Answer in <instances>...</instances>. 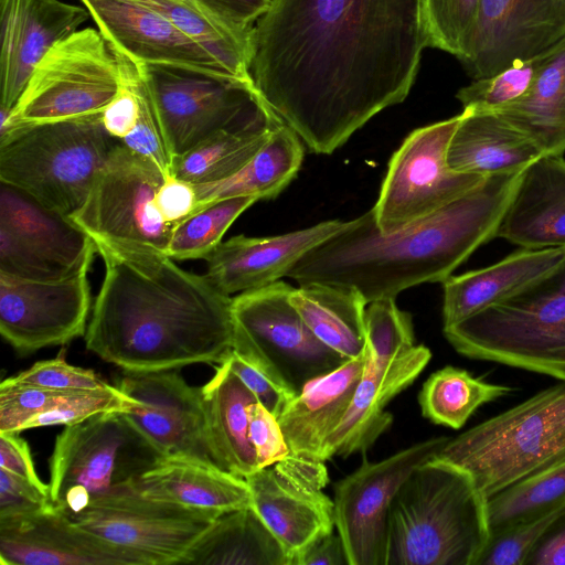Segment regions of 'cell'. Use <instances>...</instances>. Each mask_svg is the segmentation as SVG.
<instances>
[{
    "label": "cell",
    "mask_w": 565,
    "mask_h": 565,
    "mask_svg": "<svg viewBox=\"0 0 565 565\" xmlns=\"http://www.w3.org/2000/svg\"><path fill=\"white\" fill-rule=\"evenodd\" d=\"M89 18L61 0H0V106L13 108L40 61Z\"/></svg>",
    "instance_id": "23"
},
{
    "label": "cell",
    "mask_w": 565,
    "mask_h": 565,
    "mask_svg": "<svg viewBox=\"0 0 565 565\" xmlns=\"http://www.w3.org/2000/svg\"><path fill=\"white\" fill-rule=\"evenodd\" d=\"M110 47L117 58L121 78L132 89L138 102L136 127L121 142L137 153L153 161L163 171L166 177L170 178L172 177L173 156L140 66L124 53L113 46Z\"/></svg>",
    "instance_id": "41"
},
{
    "label": "cell",
    "mask_w": 565,
    "mask_h": 565,
    "mask_svg": "<svg viewBox=\"0 0 565 565\" xmlns=\"http://www.w3.org/2000/svg\"><path fill=\"white\" fill-rule=\"evenodd\" d=\"M136 405L138 401L110 384L100 388L73 391L47 411L28 420L23 430L56 425L68 426L102 413H127Z\"/></svg>",
    "instance_id": "44"
},
{
    "label": "cell",
    "mask_w": 565,
    "mask_h": 565,
    "mask_svg": "<svg viewBox=\"0 0 565 565\" xmlns=\"http://www.w3.org/2000/svg\"><path fill=\"white\" fill-rule=\"evenodd\" d=\"M461 355L565 382V258L509 298L444 327Z\"/></svg>",
    "instance_id": "5"
},
{
    "label": "cell",
    "mask_w": 565,
    "mask_h": 565,
    "mask_svg": "<svg viewBox=\"0 0 565 565\" xmlns=\"http://www.w3.org/2000/svg\"><path fill=\"white\" fill-rule=\"evenodd\" d=\"M366 359L365 348L289 401L277 419L291 455L320 460L327 438L350 407Z\"/></svg>",
    "instance_id": "27"
},
{
    "label": "cell",
    "mask_w": 565,
    "mask_h": 565,
    "mask_svg": "<svg viewBox=\"0 0 565 565\" xmlns=\"http://www.w3.org/2000/svg\"><path fill=\"white\" fill-rule=\"evenodd\" d=\"M426 47L420 0H270L250 73L308 150L331 154L405 100Z\"/></svg>",
    "instance_id": "1"
},
{
    "label": "cell",
    "mask_w": 565,
    "mask_h": 565,
    "mask_svg": "<svg viewBox=\"0 0 565 565\" xmlns=\"http://www.w3.org/2000/svg\"><path fill=\"white\" fill-rule=\"evenodd\" d=\"M524 169L487 177L439 211L382 233L373 209L310 249L287 277L352 287L367 305L423 282H443L480 246L497 237Z\"/></svg>",
    "instance_id": "3"
},
{
    "label": "cell",
    "mask_w": 565,
    "mask_h": 565,
    "mask_svg": "<svg viewBox=\"0 0 565 565\" xmlns=\"http://www.w3.org/2000/svg\"><path fill=\"white\" fill-rule=\"evenodd\" d=\"M206 434L216 466L241 478L258 470L249 439V407L256 396L224 360L211 380L201 387Z\"/></svg>",
    "instance_id": "30"
},
{
    "label": "cell",
    "mask_w": 565,
    "mask_h": 565,
    "mask_svg": "<svg viewBox=\"0 0 565 565\" xmlns=\"http://www.w3.org/2000/svg\"><path fill=\"white\" fill-rule=\"evenodd\" d=\"M182 564L292 565V557L250 505L221 514Z\"/></svg>",
    "instance_id": "32"
},
{
    "label": "cell",
    "mask_w": 565,
    "mask_h": 565,
    "mask_svg": "<svg viewBox=\"0 0 565 565\" xmlns=\"http://www.w3.org/2000/svg\"><path fill=\"white\" fill-rule=\"evenodd\" d=\"M79 2L107 43L138 64L182 65L232 75L209 50L138 0Z\"/></svg>",
    "instance_id": "22"
},
{
    "label": "cell",
    "mask_w": 565,
    "mask_h": 565,
    "mask_svg": "<svg viewBox=\"0 0 565 565\" xmlns=\"http://www.w3.org/2000/svg\"><path fill=\"white\" fill-rule=\"evenodd\" d=\"M220 515L130 490L100 498L67 518L82 530L131 554L140 565H171L182 564Z\"/></svg>",
    "instance_id": "16"
},
{
    "label": "cell",
    "mask_w": 565,
    "mask_h": 565,
    "mask_svg": "<svg viewBox=\"0 0 565 565\" xmlns=\"http://www.w3.org/2000/svg\"><path fill=\"white\" fill-rule=\"evenodd\" d=\"M461 119L451 118L412 131L394 152L372 207L379 230L392 233L458 200L487 177L449 168L447 151Z\"/></svg>",
    "instance_id": "14"
},
{
    "label": "cell",
    "mask_w": 565,
    "mask_h": 565,
    "mask_svg": "<svg viewBox=\"0 0 565 565\" xmlns=\"http://www.w3.org/2000/svg\"><path fill=\"white\" fill-rule=\"evenodd\" d=\"M541 156L532 140L500 115L463 109L447 163L458 172L489 177L522 170Z\"/></svg>",
    "instance_id": "31"
},
{
    "label": "cell",
    "mask_w": 565,
    "mask_h": 565,
    "mask_svg": "<svg viewBox=\"0 0 565 565\" xmlns=\"http://www.w3.org/2000/svg\"><path fill=\"white\" fill-rule=\"evenodd\" d=\"M482 0H420L427 47L461 62L469 53Z\"/></svg>",
    "instance_id": "42"
},
{
    "label": "cell",
    "mask_w": 565,
    "mask_h": 565,
    "mask_svg": "<svg viewBox=\"0 0 565 565\" xmlns=\"http://www.w3.org/2000/svg\"><path fill=\"white\" fill-rule=\"evenodd\" d=\"M497 237L521 248L565 247V158L544 154L524 168Z\"/></svg>",
    "instance_id": "26"
},
{
    "label": "cell",
    "mask_w": 565,
    "mask_h": 565,
    "mask_svg": "<svg viewBox=\"0 0 565 565\" xmlns=\"http://www.w3.org/2000/svg\"><path fill=\"white\" fill-rule=\"evenodd\" d=\"M88 270L58 280L0 274V333L19 353L85 335L90 310Z\"/></svg>",
    "instance_id": "18"
},
{
    "label": "cell",
    "mask_w": 565,
    "mask_h": 565,
    "mask_svg": "<svg viewBox=\"0 0 565 565\" xmlns=\"http://www.w3.org/2000/svg\"><path fill=\"white\" fill-rule=\"evenodd\" d=\"M156 204L163 220L174 226L196 209L194 185L174 177L167 178L157 192Z\"/></svg>",
    "instance_id": "51"
},
{
    "label": "cell",
    "mask_w": 565,
    "mask_h": 565,
    "mask_svg": "<svg viewBox=\"0 0 565 565\" xmlns=\"http://www.w3.org/2000/svg\"><path fill=\"white\" fill-rule=\"evenodd\" d=\"M551 47L531 57L515 60L493 75L472 79L457 92L456 98L463 109L478 113L499 111L526 94Z\"/></svg>",
    "instance_id": "43"
},
{
    "label": "cell",
    "mask_w": 565,
    "mask_h": 565,
    "mask_svg": "<svg viewBox=\"0 0 565 565\" xmlns=\"http://www.w3.org/2000/svg\"><path fill=\"white\" fill-rule=\"evenodd\" d=\"M225 361L230 369L256 396L257 401L276 417L281 414L289 401L294 398L264 373L248 363L234 349L228 353Z\"/></svg>",
    "instance_id": "50"
},
{
    "label": "cell",
    "mask_w": 565,
    "mask_h": 565,
    "mask_svg": "<svg viewBox=\"0 0 565 565\" xmlns=\"http://www.w3.org/2000/svg\"><path fill=\"white\" fill-rule=\"evenodd\" d=\"M162 455L125 412H109L65 426L50 458V498L66 516L92 502L130 491Z\"/></svg>",
    "instance_id": "9"
},
{
    "label": "cell",
    "mask_w": 565,
    "mask_h": 565,
    "mask_svg": "<svg viewBox=\"0 0 565 565\" xmlns=\"http://www.w3.org/2000/svg\"><path fill=\"white\" fill-rule=\"evenodd\" d=\"M564 512L565 505L492 533L477 565H526L531 553Z\"/></svg>",
    "instance_id": "45"
},
{
    "label": "cell",
    "mask_w": 565,
    "mask_h": 565,
    "mask_svg": "<svg viewBox=\"0 0 565 565\" xmlns=\"http://www.w3.org/2000/svg\"><path fill=\"white\" fill-rule=\"evenodd\" d=\"M116 386L138 401L125 415L162 457H188L215 465L201 388L189 385L175 370L124 371Z\"/></svg>",
    "instance_id": "20"
},
{
    "label": "cell",
    "mask_w": 565,
    "mask_h": 565,
    "mask_svg": "<svg viewBox=\"0 0 565 565\" xmlns=\"http://www.w3.org/2000/svg\"><path fill=\"white\" fill-rule=\"evenodd\" d=\"M227 22L242 28L255 26L270 6V0H199Z\"/></svg>",
    "instance_id": "54"
},
{
    "label": "cell",
    "mask_w": 565,
    "mask_h": 565,
    "mask_svg": "<svg viewBox=\"0 0 565 565\" xmlns=\"http://www.w3.org/2000/svg\"><path fill=\"white\" fill-rule=\"evenodd\" d=\"M119 141L102 117L17 126L0 137V182L72 217Z\"/></svg>",
    "instance_id": "7"
},
{
    "label": "cell",
    "mask_w": 565,
    "mask_h": 565,
    "mask_svg": "<svg viewBox=\"0 0 565 565\" xmlns=\"http://www.w3.org/2000/svg\"><path fill=\"white\" fill-rule=\"evenodd\" d=\"M289 300L310 330L347 359L366 348V300L352 287L308 284L290 292Z\"/></svg>",
    "instance_id": "34"
},
{
    "label": "cell",
    "mask_w": 565,
    "mask_h": 565,
    "mask_svg": "<svg viewBox=\"0 0 565 565\" xmlns=\"http://www.w3.org/2000/svg\"><path fill=\"white\" fill-rule=\"evenodd\" d=\"M565 247L521 248L484 268L443 281L444 327L509 298L557 267Z\"/></svg>",
    "instance_id": "29"
},
{
    "label": "cell",
    "mask_w": 565,
    "mask_h": 565,
    "mask_svg": "<svg viewBox=\"0 0 565 565\" xmlns=\"http://www.w3.org/2000/svg\"><path fill=\"white\" fill-rule=\"evenodd\" d=\"M121 86L107 105L102 115V122L107 132L122 140L128 137L136 127L138 120V102L129 85L121 78Z\"/></svg>",
    "instance_id": "52"
},
{
    "label": "cell",
    "mask_w": 565,
    "mask_h": 565,
    "mask_svg": "<svg viewBox=\"0 0 565 565\" xmlns=\"http://www.w3.org/2000/svg\"><path fill=\"white\" fill-rule=\"evenodd\" d=\"M256 201L255 196L225 198L196 209L173 226L167 255L205 260L234 221Z\"/></svg>",
    "instance_id": "40"
},
{
    "label": "cell",
    "mask_w": 565,
    "mask_h": 565,
    "mask_svg": "<svg viewBox=\"0 0 565 565\" xmlns=\"http://www.w3.org/2000/svg\"><path fill=\"white\" fill-rule=\"evenodd\" d=\"M174 159L221 131L277 128L284 121L254 81L169 64H139Z\"/></svg>",
    "instance_id": "8"
},
{
    "label": "cell",
    "mask_w": 565,
    "mask_h": 565,
    "mask_svg": "<svg viewBox=\"0 0 565 565\" xmlns=\"http://www.w3.org/2000/svg\"><path fill=\"white\" fill-rule=\"evenodd\" d=\"M513 390L447 365L425 381L418 401L424 417L434 424L459 429L480 406L504 397Z\"/></svg>",
    "instance_id": "37"
},
{
    "label": "cell",
    "mask_w": 565,
    "mask_h": 565,
    "mask_svg": "<svg viewBox=\"0 0 565 565\" xmlns=\"http://www.w3.org/2000/svg\"><path fill=\"white\" fill-rule=\"evenodd\" d=\"M254 509L292 557L335 527L334 504L322 489L324 461L289 454L245 478Z\"/></svg>",
    "instance_id": "19"
},
{
    "label": "cell",
    "mask_w": 565,
    "mask_h": 565,
    "mask_svg": "<svg viewBox=\"0 0 565 565\" xmlns=\"http://www.w3.org/2000/svg\"><path fill=\"white\" fill-rule=\"evenodd\" d=\"M96 245L70 216L1 182L0 274L58 280L89 270Z\"/></svg>",
    "instance_id": "15"
},
{
    "label": "cell",
    "mask_w": 565,
    "mask_h": 565,
    "mask_svg": "<svg viewBox=\"0 0 565 565\" xmlns=\"http://www.w3.org/2000/svg\"><path fill=\"white\" fill-rule=\"evenodd\" d=\"M73 391H58L4 379L0 384V433H21L32 417Z\"/></svg>",
    "instance_id": "46"
},
{
    "label": "cell",
    "mask_w": 565,
    "mask_h": 565,
    "mask_svg": "<svg viewBox=\"0 0 565 565\" xmlns=\"http://www.w3.org/2000/svg\"><path fill=\"white\" fill-rule=\"evenodd\" d=\"M0 468L50 489L38 476L30 447L19 433H0Z\"/></svg>",
    "instance_id": "53"
},
{
    "label": "cell",
    "mask_w": 565,
    "mask_h": 565,
    "mask_svg": "<svg viewBox=\"0 0 565 565\" xmlns=\"http://www.w3.org/2000/svg\"><path fill=\"white\" fill-rule=\"evenodd\" d=\"M278 280L232 300L233 349L289 396L337 370L347 359L310 330Z\"/></svg>",
    "instance_id": "12"
},
{
    "label": "cell",
    "mask_w": 565,
    "mask_h": 565,
    "mask_svg": "<svg viewBox=\"0 0 565 565\" xmlns=\"http://www.w3.org/2000/svg\"><path fill=\"white\" fill-rule=\"evenodd\" d=\"M120 86L117 58L102 33L77 30L40 61L13 108L0 106V137L20 125L102 117Z\"/></svg>",
    "instance_id": "11"
},
{
    "label": "cell",
    "mask_w": 565,
    "mask_h": 565,
    "mask_svg": "<svg viewBox=\"0 0 565 565\" xmlns=\"http://www.w3.org/2000/svg\"><path fill=\"white\" fill-rule=\"evenodd\" d=\"M166 179L153 161L119 141L71 218L94 242L167 254L173 225L156 204Z\"/></svg>",
    "instance_id": "13"
},
{
    "label": "cell",
    "mask_w": 565,
    "mask_h": 565,
    "mask_svg": "<svg viewBox=\"0 0 565 565\" xmlns=\"http://www.w3.org/2000/svg\"><path fill=\"white\" fill-rule=\"evenodd\" d=\"M303 154L301 139L290 127L280 125L254 158L234 175L214 183L193 184L196 209L225 198H276L297 175Z\"/></svg>",
    "instance_id": "35"
},
{
    "label": "cell",
    "mask_w": 565,
    "mask_h": 565,
    "mask_svg": "<svg viewBox=\"0 0 565 565\" xmlns=\"http://www.w3.org/2000/svg\"><path fill=\"white\" fill-rule=\"evenodd\" d=\"M54 508L50 489L0 468V519L43 512Z\"/></svg>",
    "instance_id": "48"
},
{
    "label": "cell",
    "mask_w": 565,
    "mask_h": 565,
    "mask_svg": "<svg viewBox=\"0 0 565 565\" xmlns=\"http://www.w3.org/2000/svg\"><path fill=\"white\" fill-rule=\"evenodd\" d=\"M345 224L331 220L281 235L234 236L206 257L205 275L228 296L268 286L287 276L303 255Z\"/></svg>",
    "instance_id": "25"
},
{
    "label": "cell",
    "mask_w": 565,
    "mask_h": 565,
    "mask_svg": "<svg viewBox=\"0 0 565 565\" xmlns=\"http://www.w3.org/2000/svg\"><path fill=\"white\" fill-rule=\"evenodd\" d=\"M490 535L487 498L470 473L433 457L393 498L385 565H477Z\"/></svg>",
    "instance_id": "4"
},
{
    "label": "cell",
    "mask_w": 565,
    "mask_h": 565,
    "mask_svg": "<svg viewBox=\"0 0 565 565\" xmlns=\"http://www.w3.org/2000/svg\"><path fill=\"white\" fill-rule=\"evenodd\" d=\"M275 129L221 131L175 158L172 177L191 184L230 178L254 158Z\"/></svg>",
    "instance_id": "38"
},
{
    "label": "cell",
    "mask_w": 565,
    "mask_h": 565,
    "mask_svg": "<svg viewBox=\"0 0 565 565\" xmlns=\"http://www.w3.org/2000/svg\"><path fill=\"white\" fill-rule=\"evenodd\" d=\"M10 379L58 391L94 390L108 385L94 371L71 365L62 356L39 361Z\"/></svg>",
    "instance_id": "47"
},
{
    "label": "cell",
    "mask_w": 565,
    "mask_h": 565,
    "mask_svg": "<svg viewBox=\"0 0 565 565\" xmlns=\"http://www.w3.org/2000/svg\"><path fill=\"white\" fill-rule=\"evenodd\" d=\"M163 15L209 50L234 76L253 81L255 26L242 28L217 15L199 0H138Z\"/></svg>",
    "instance_id": "36"
},
{
    "label": "cell",
    "mask_w": 565,
    "mask_h": 565,
    "mask_svg": "<svg viewBox=\"0 0 565 565\" xmlns=\"http://www.w3.org/2000/svg\"><path fill=\"white\" fill-rule=\"evenodd\" d=\"M526 565H565V512L536 545Z\"/></svg>",
    "instance_id": "56"
},
{
    "label": "cell",
    "mask_w": 565,
    "mask_h": 565,
    "mask_svg": "<svg viewBox=\"0 0 565 565\" xmlns=\"http://www.w3.org/2000/svg\"><path fill=\"white\" fill-rule=\"evenodd\" d=\"M544 154L565 152V38L554 44L526 94L495 111Z\"/></svg>",
    "instance_id": "33"
},
{
    "label": "cell",
    "mask_w": 565,
    "mask_h": 565,
    "mask_svg": "<svg viewBox=\"0 0 565 565\" xmlns=\"http://www.w3.org/2000/svg\"><path fill=\"white\" fill-rule=\"evenodd\" d=\"M105 276L86 349L126 372L222 363L233 350V298L167 254L95 242Z\"/></svg>",
    "instance_id": "2"
},
{
    "label": "cell",
    "mask_w": 565,
    "mask_h": 565,
    "mask_svg": "<svg viewBox=\"0 0 565 565\" xmlns=\"http://www.w3.org/2000/svg\"><path fill=\"white\" fill-rule=\"evenodd\" d=\"M365 320L366 363L348 412L323 445L321 461L365 452L393 422L386 405L431 358L428 348L414 344L412 318L395 299L370 302Z\"/></svg>",
    "instance_id": "10"
},
{
    "label": "cell",
    "mask_w": 565,
    "mask_h": 565,
    "mask_svg": "<svg viewBox=\"0 0 565 565\" xmlns=\"http://www.w3.org/2000/svg\"><path fill=\"white\" fill-rule=\"evenodd\" d=\"M350 565L339 533L322 536L298 552L292 565Z\"/></svg>",
    "instance_id": "55"
},
{
    "label": "cell",
    "mask_w": 565,
    "mask_h": 565,
    "mask_svg": "<svg viewBox=\"0 0 565 565\" xmlns=\"http://www.w3.org/2000/svg\"><path fill=\"white\" fill-rule=\"evenodd\" d=\"M2 565H140L131 554L76 526L54 508L0 519Z\"/></svg>",
    "instance_id": "24"
},
{
    "label": "cell",
    "mask_w": 565,
    "mask_h": 565,
    "mask_svg": "<svg viewBox=\"0 0 565 565\" xmlns=\"http://www.w3.org/2000/svg\"><path fill=\"white\" fill-rule=\"evenodd\" d=\"M248 433L256 452L258 470L275 465L290 454L277 417L259 402L249 407Z\"/></svg>",
    "instance_id": "49"
},
{
    "label": "cell",
    "mask_w": 565,
    "mask_h": 565,
    "mask_svg": "<svg viewBox=\"0 0 565 565\" xmlns=\"http://www.w3.org/2000/svg\"><path fill=\"white\" fill-rule=\"evenodd\" d=\"M448 438L415 444L379 462L364 458L354 472L335 483L334 523L350 565H385L393 498L409 473L435 457Z\"/></svg>",
    "instance_id": "17"
},
{
    "label": "cell",
    "mask_w": 565,
    "mask_h": 565,
    "mask_svg": "<svg viewBox=\"0 0 565 565\" xmlns=\"http://www.w3.org/2000/svg\"><path fill=\"white\" fill-rule=\"evenodd\" d=\"M130 489L150 499L223 514L253 505L245 478L188 457H163Z\"/></svg>",
    "instance_id": "28"
},
{
    "label": "cell",
    "mask_w": 565,
    "mask_h": 565,
    "mask_svg": "<svg viewBox=\"0 0 565 565\" xmlns=\"http://www.w3.org/2000/svg\"><path fill=\"white\" fill-rule=\"evenodd\" d=\"M565 505V457L487 499L491 534Z\"/></svg>",
    "instance_id": "39"
},
{
    "label": "cell",
    "mask_w": 565,
    "mask_h": 565,
    "mask_svg": "<svg viewBox=\"0 0 565 565\" xmlns=\"http://www.w3.org/2000/svg\"><path fill=\"white\" fill-rule=\"evenodd\" d=\"M565 38V0H482L468 55L460 62L478 79Z\"/></svg>",
    "instance_id": "21"
},
{
    "label": "cell",
    "mask_w": 565,
    "mask_h": 565,
    "mask_svg": "<svg viewBox=\"0 0 565 565\" xmlns=\"http://www.w3.org/2000/svg\"><path fill=\"white\" fill-rule=\"evenodd\" d=\"M436 458L470 473L488 499L565 457V382L449 437Z\"/></svg>",
    "instance_id": "6"
}]
</instances>
